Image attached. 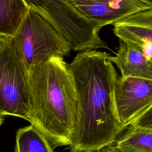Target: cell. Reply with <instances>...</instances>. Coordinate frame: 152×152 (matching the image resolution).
Returning <instances> with one entry per match:
<instances>
[{"label":"cell","mask_w":152,"mask_h":152,"mask_svg":"<svg viewBox=\"0 0 152 152\" xmlns=\"http://www.w3.org/2000/svg\"><path fill=\"white\" fill-rule=\"evenodd\" d=\"M105 52L87 49L68 64L77 96L71 151H97L112 145L124 130L114 100L117 72Z\"/></svg>","instance_id":"obj_1"},{"label":"cell","mask_w":152,"mask_h":152,"mask_svg":"<svg viewBox=\"0 0 152 152\" xmlns=\"http://www.w3.org/2000/svg\"><path fill=\"white\" fill-rule=\"evenodd\" d=\"M30 96L29 122L53 148L69 145L77 116L74 80L62 58H52L26 71Z\"/></svg>","instance_id":"obj_2"},{"label":"cell","mask_w":152,"mask_h":152,"mask_svg":"<svg viewBox=\"0 0 152 152\" xmlns=\"http://www.w3.org/2000/svg\"><path fill=\"white\" fill-rule=\"evenodd\" d=\"M12 38L26 71L52 58H63L71 50L55 26L30 6Z\"/></svg>","instance_id":"obj_3"},{"label":"cell","mask_w":152,"mask_h":152,"mask_svg":"<svg viewBox=\"0 0 152 152\" xmlns=\"http://www.w3.org/2000/svg\"><path fill=\"white\" fill-rule=\"evenodd\" d=\"M30 96L26 71L13 38L0 37V115L30 121Z\"/></svg>","instance_id":"obj_4"},{"label":"cell","mask_w":152,"mask_h":152,"mask_svg":"<svg viewBox=\"0 0 152 152\" xmlns=\"http://www.w3.org/2000/svg\"><path fill=\"white\" fill-rule=\"evenodd\" d=\"M114 100L118 118L124 129L137 115L152 106V80L118 77Z\"/></svg>","instance_id":"obj_5"},{"label":"cell","mask_w":152,"mask_h":152,"mask_svg":"<svg viewBox=\"0 0 152 152\" xmlns=\"http://www.w3.org/2000/svg\"><path fill=\"white\" fill-rule=\"evenodd\" d=\"M84 18L103 27L113 24L122 18L141 10L152 8V5L141 0H66Z\"/></svg>","instance_id":"obj_6"},{"label":"cell","mask_w":152,"mask_h":152,"mask_svg":"<svg viewBox=\"0 0 152 152\" xmlns=\"http://www.w3.org/2000/svg\"><path fill=\"white\" fill-rule=\"evenodd\" d=\"M113 25L120 40L140 50L152 61V8L128 15Z\"/></svg>","instance_id":"obj_7"},{"label":"cell","mask_w":152,"mask_h":152,"mask_svg":"<svg viewBox=\"0 0 152 152\" xmlns=\"http://www.w3.org/2000/svg\"><path fill=\"white\" fill-rule=\"evenodd\" d=\"M113 144L119 152H152V106L137 115Z\"/></svg>","instance_id":"obj_8"},{"label":"cell","mask_w":152,"mask_h":152,"mask_svg":"<svg viewBox=\"0 0 152 152\" xmlns=\"http://www.w3.org/2000/svg\"><path fill=\"white\" fill-rule=\"evenodd\" d=\"M119 69L121 77H137L152 80V61L133 46L119 40L115 56H109Z\"/></svg>","instance_id":"obj_9"},{"label":"cell","mask_w":152,"mask_h":152,"mask_svg":"<svg viewBox=\"0 0 152 152\" xmlns=\"http://www.w3.org/2000/svg\"><path fill=\"white\" fill-rule=\"evenodd\" d=\"M28 8L24 0H0V37L14 36Z\"/></svg>","instance_id":"obj_10"},{"label":"cell","mask_w":152,"mask_h":152,"mask_svg":"<svg viewBox=\"0 0 152 152\" xmlns=\"http://www.w3.org/2000/svg\"><path fill=\"white\" fill-rule=\"evenodd\" d=\"M15 152H55L49 140L31 124L16 134Z\"/></svg>","instance_id":"obj_11"},{"label":"cell","mask_w":152,"mask_h":152,"mask_svg":"<svg viewBox=\"0 0 152 152\" xmlns=\"http://www.w3.org/2000/svg\"><path fill=\"white\" fill-rule=\"evenodd\" d=\"M106 147V148H104V150L103 151V152H119L113 147V146L112 145H110Z\"/></svg>","instance_id":"obj_12"},{"label":"cell","mask_w":152,"mask_h":152,"mask_svg":"<svg viewBox=\"0 0 152 152\" xmlns=\"http://www.w3.org/2000/svg\"><path fill=\"white\" fill-rule=\"evenodd\" d=\"M141 1H142L146 3H148L149 4L152 5V0H141Z\"/></svg>","instance_id":"obj_13"},{"label":"cell","mask_w":152,"mask_h":152,"mask_svg":"<svg viewBox=\"0 0 152 152\" xmlns=\"http://www.w3.org/2000/svg\"><path fill=\"white\" fill-rule=\"evenodd\" d=\"M69 152H99V151H70Z\"/></svg>","instance_id":"obj_14"},{"label":"cell","mask_w":152,"mask_h":152,"mask_svg":"<svg viewBox=\"0 0 152 152\" xmlns=\"http://www.w3.org/2000/svg\"><path fill=\"white\" fill-rule=\"evenodd\" d=\"M4 122V119H3V117L2 116L0 115V126L2 125V124Z\"/></svg>","instance_id":"obj_15"}]
</instances>
